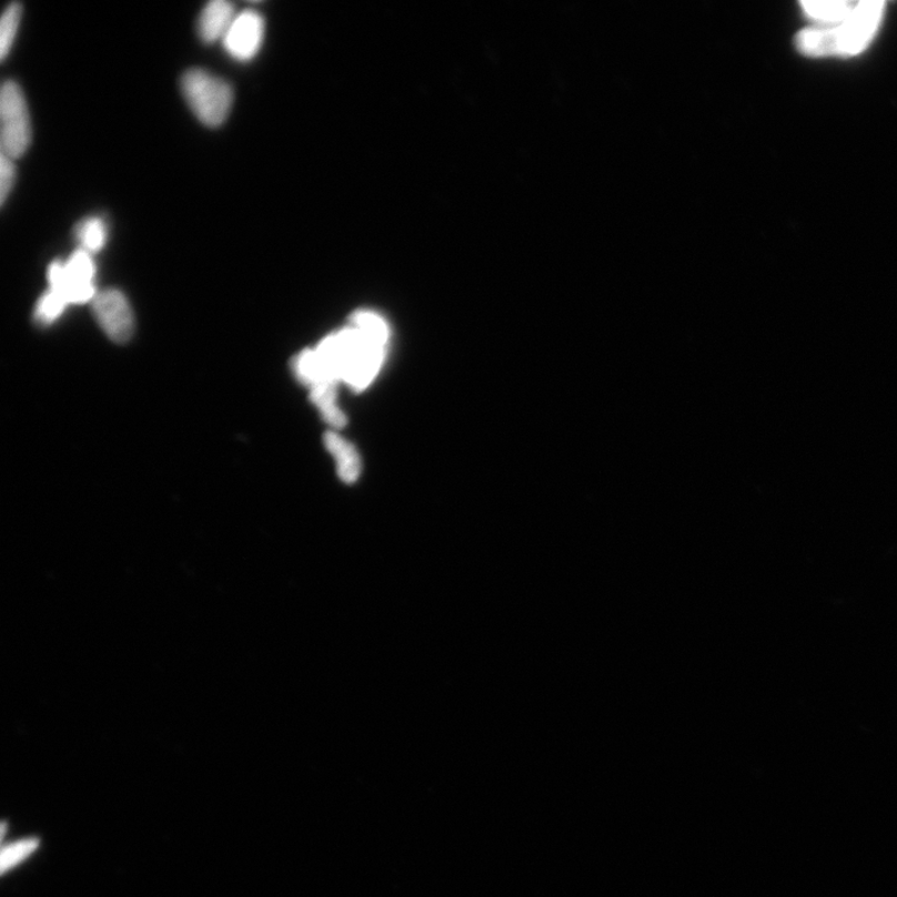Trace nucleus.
<instances>
[{
	"mask_svg": "<svg viewBox=\"0 0 897 897\" xmlns=\"http://www.w3.org/2000/svg\"><path fill=\"white\" fill-rule=\"evenodd\" d=\"M885 10L881 0L858 2L853 13L839 23L803 29L795 37V47L805 57H853L871 43L880 27Z\"/></svg>",
	"mask_w": 897,
	"mask_h": 897,
	"instance_id": "f257e3e1",
	"label": "nucleus"
},
{
	"mask_svg": "<svg viewBox=\"0 0 897 897\" xmlns=\"http://www.w3.org/2000/svg\"><path fill=\"white\" fill-rule=\"evenodd\" d=\"M385 345L376 343L353 325L325 339L315 350L327 363L336 379L362 391L379 373L385 355Z\"/></svg>",
	"mask_w": 897,
	"mask_h": 897,
	"instance_id": "f03ea898",
	"label": "nucleus"
},
{
	"mask_svg": "<svg viewBox=\"0 0 897 897\" xmlns=\"http://www.w3.org/2000/svg\"><path fill=\"white\" fill-rule=\"evenodd\" d=\"M181 91L202 124L218 128L226 121L233 103L228 81L203 69H190L181 78Z\"/></svg>",
	"mask_w": 897,
	"mask_h": 897,
	"instance_id": "7ed1b4c3",
	"label": "nucleus"
},
{
	"mask_svg": "<svg viewBox=\"0 0 897 897\" xmlns=\"http://www.w3.org/2000/svg\"><path fill=\"white\" fill-rule=\"evenodd\" d=\"M97 266L93 254L78 249L65 261H56L48 269L49 290L63 295L69 304H84L97 298Z\"/></svg>",
	"mask_w": 897,
	"mask_h": 897,
	"instance_id": "20e7f679",
	"label": "nucleus"
},
{
	"mask_svg": "<svg viewBox=\"0 0 897 897\" xmlns=\"http://www.w3.org/2000/svg\"><path fill=\"white\" fill-rule=\"evenodd\" d=\"M0 121H2V154L17 160L22 158L32 142V124L27 100L16 81L8 80L0 93Z\"/></svg>",
	"mask_w": 897,
	"mask_h": 897,
	"instance_id": "39448f33",
	"label": "nucleus"
},
{
	"mask_svg": "<svg viewBox=\"0 0 897 897\" xmlns=\"http://www.w3.org/2000/svg\"><path fill=\"white\" fill-rule=\"evenodd\" d=\"M91 303L100 329L111 341L122 344L132 339L135 319L124 293L114 289L101 291Z\"/></svg>",
	"mask_w": 897,
	"mask_h": 897,
	"instance_id": "423d86ee",
	"label": "nucleus"
},
{
	"mask_svg": "<svg viewBox=\"0 0 897 897\" xmlns=\"http://www.w3.org/2000/svg\"><path fill=\"white\" fill-rule=\"evenodd\" d=\"M264 20L254 10H243L234 18L229 32L222 39L229 56L239 61H249L258 56L264 38Z\"/></svg>",
	"mask_w": 897,
	"mask_h": 897,
	"instance_id": "0eeeda50",
	"label": "nucleus"
},
{
	"mask_svg": "<svg viewBox=\"0 0 897 897\" xmlns=\"http://www.w3.org/2000/svg\"><path fill=\"white\" fill-rule=\"evenodd\" d=\"M236 16L233 4L228 0H213L200 14L198 23L200 38L208 44L222 40Z\"/></svg>",
	"mask_w": 897,
	"mask_h": 897,
	"instance_id": "6e6552de",
	"label": "nucleus"
},
{
	"mask_svg": "<svg viewBox=\"0 0 897 897\" xmlns=\"http://www.w3.org/2000/svg\"><path fill=\"white\" fill-rule=\"evenodd\" d=\"M292 370L298 380L311 390L325 384H339L327 363L315 350H305L292 361Z\"/></svg>",
	"mask_w": 897,
	"mask_h": 897,
	"instance_id": "1a4fd4ad",
	"label": "nucleus"
},
{
	"mask_svg": "<svg viewBox=\"0 0 897 897\" xmlns=\"http://www.w3.org/2000/svg\"><path fill=\"white\" fill-rule=\"evenodd\" d=\"M327 451L335 457L339 465V474L346 484H353L361 473V458L359 453L342 436L333 432H327L323 437Z\"/></svg>",
	"mask_w": 897,
	"mask_h": 897,
	"instance_id": "9d476101",
	"label": "nucleus"
},
{
	"mask_svg": "<svg viewBox=\"0 0 897 897\" xmlns=\"http://www.w3.org/2000/svg\"><path fill=\"white\" fill-rule=\"evenodd\" d=\"M858 2H844V0H829V2H802L804 13L810 19L817 20L820 26H829L841 22L848 18Z\"/></svg>",
	"mask_w": 897,
	"mask_h": 897,
	"instance_id": "9b49d317",
	"label": "nucleus"
},
{
	"mask_svg": "<svg viewBox=\"0 0 897 897\" xmlns=\"http://www.w3.org/2000/svg\"><path fill=\"white\" fill-rule=\"evenodd\" d=\"M80 249L90 254L104 249L108 241V228L103 219L88 218L78 222L74 229Z\"/></svg>",
	"mask_w": 897,
	"mask_h": 897,
	"instance_id": "f8f14e48",
	"label": "nucleus"
},
{
	"mask_svg": "<svg viewBox=\"0 0 897 897\" xmlns=\"http://www.w3.org/2000/svg\"><path fill=\"white\" fill-rule=\"evenodd\" d=\"M336 386L339 384H325L311 390V401L321 411L324 421L333 427H342L346 424L345 415L335 404Z\"/></svg>",
	"mask_w": 897,
	"mask_h": 897,
	"instance_id": "ddd939ff",
	"label": "nucleus"
},
{
	"mask_svg": "<svg viewBox=\"0 0 897 897\" xmlns=\"http://www.w3.org/2000/svg\"><path fill=\"white\" fill-rule=\"evenodd\" d=\"M350 324L363 333L366 339L385 346L389 344V325H386L379 314L369 311L355 312L350 320Z\"/></svg>",
	"mask_w": 897,
	"mask_h": 897,
	"instance_id": "4468645a",
	"label": "nucleus"
},
{
	"mask_svg": "<svg viewBox=\"0 0 897 897\" xmlns=\"http://www.w3.org/2000/svg\"><path fill=\"white\" fill-rule=\"evenodd\" d=\"M23 8L22 4L14 2L10 3L0 20V58L6 60L12 49L20 19H22Z\"/></svg>",
	"mask_w": 897,
	"mask_h": 897,
	"instance_id": "2eb2a0df",
	"label": "nucleus"
},
{
	"mask_svg": "<svg viewBox=\"0 0 897 897\" xmlns=\"http://www.w3.org/2000/svg\"><path fill=\"white\" fill-rule=\"evenodd\" d=\"M39 839L28 838L3 846L2 854H0V873L4 875L27 860L39 848Z\"/></svg>",
	"mask_w": 897,
	"mask_h": 897,
	"instance_id": "dca6fc26",
	"label": "nucleus"
},
{
	"mask_svg": "<svg viewBox=\"0 0 897 897\" xmlns=\"http://www.w3.org/2000/svg\"><path fill=\"white\" fill-rule=\"evenodd\" d=\"M69 303L63 295L53 290H48L36 305L34 319L39 324H52L64 313Z\"/></svg>",
	"mask_w": 897,
	"mask_h": 897,
	"instance_id": "f3484780",
	"label": "nucleus"
},
{
	"mask_svg": "<svg viewBox=\"0 0 897 897\" xmlns=\"http://www.w3.org/2000/svg\"><path fill=\"white\" fill-rule=\"evenodd\" d=\"M14 181V160L4 154L0 155V202H2V205H4L10 192H12Z\"/></svg>",
	"mask_w": 897,
	"mask_h": 897,
	"instance_id": "a211bd4d",
	"label": "nucleus"
},
{
	"mask_svg": "<svg viewBox=\"0 0 897 897\" xmlns=\"http://www.w3.org/2000/svg\"><path fill=\"white\" fill-rule=\"evenodd\" d=\"M0 829H2V840H3L6 838L7 823H3L2 828H0Z\"/></svg>",
	"mask_w": 897,
	"mask_h": 897,
	"instance_id": "6ab92c4d",
	"label": "nucleus"
}]
</instances>
